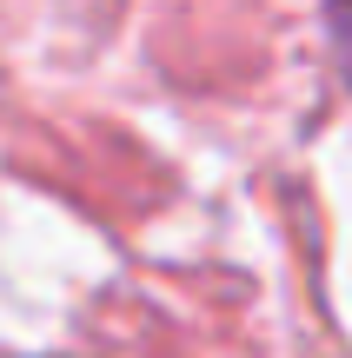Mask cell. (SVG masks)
I'll use <instances>...</instances> for the list:
<instances>
[{
	"label": "cell",
	"instance_id": "1",
	"mask_svg": "<svg viewBox=\"0 0 352 358\" xmlns=\"http://www.w3.org/2000/svg\"><path fill=\"white\" fill-rule=\"evenodd\" d=\"M332 47H339V60L352 73V0H332Z\"/></svg>",
	"mask_w": 352,
	"mask_h": 358
}]
</instances>
